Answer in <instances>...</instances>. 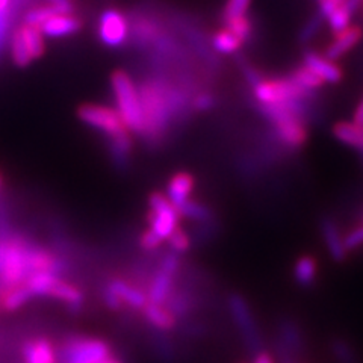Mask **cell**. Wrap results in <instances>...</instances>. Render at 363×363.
I'll return each instance as SVG.
<instances>
[{
	"instance_id": "1",
	"label": "cell",
	"mask_w": 363,
	"mask_h": 363,
	"mask_svg": "<svg viewBox=\"0 0 363 363\" xmlns=\"http://www.w3.org/2000/svg\"><path fill=\"white\" fill-rule=\"evenodd\" d=\"M138 91L144 116V135L156 140L165 133L169 118L177 111L182 99L177 91L159 82H147Z\"/></svg>"
},
{
	"instance_id": "2",
	"label": "cell",
	"mask_w": 363,
	"mask_h": 363,
	"mask_svg": "<svg viewBox=\"0 0 363 363\" xmlns=\"http://www.w3.org/2000/svg\"><path fill=\"white\" fill-rule=\"evenodd\" d=\"M111 86L124 124L130 132L144 135V116L140 91L135 86L130 76L124 70H116L111 74Z\"/></svg>"
},
{
	"instance_id": "3",
	"label": "cell",
	"mask_w": 363,
	"mask_h": 363,
	"mask_svg": "<svg viewBox=\"0 0 363 363\" xmlns=\"http://www.w3.org/2000/svg\"><path fill=\"white\" fill-rule=\"evenodd\" d=\"M112 357V348L104 339L73 336L67 339L61 351V363H101Z\"/></svg>"
},
{
	"instance_id": "4",
	"label": "cell",
	"mask_w": 363,
	"mask_h": 363,
	"mask_svg": "<svg viewBox=\"0 0 363 363\" xmlns=\"http://www.w3.org/2000/svg\"><path fill=\"white\" fill-rule=\"evenodd\" d=\"M77 117L82 123H85L86 126L105 133L111 140L118 138L121 135L130 133L118 111L104 105H81L77 108Z\"/></svg>"
},
{
	"instance_id": "5",
	"label": "cell",
	"mask_w": 363,
	"mask_h": 363,
	"mask_svg": "<svg viewBox=\"0 0 363 363\" xmlns=\"http://www.w3.org/2000/svg\"><path fill=\"white\" fill-rule=\"evenodd\" d=\"M149 208L147 220H149L150 229L162 240L169 238L179 227V218L182 217L179 209L162 192H152L149 197Z\"/></svg>"
},
{
	"instance_id": "6",
	"label": "cell",
	"mask_w": 363,
	"mask_h": 363,
	"mask_svg": "<svg viewBox=\"0 0 363 363\" xmlns=\"http://www.w3.org/2000/svg\"><path fill=\"white\" fill-rule=\"evenodd\" d=\"M306 344L301 327L291 318H283L279 324L276 354L280 363H298L304 354Z\"/></svg>"
},
{
	"instance_id": "7",
	"label": "cell",
	"mask_w": 363,
	"mask_h": 363,
	"mask_svg": "<svg viewBox=\"0 0 363 363\" xmlns=\"http://www.w3.org/2000/svg\"><path fill=\"white\" fill-rule=\"evenodd\" d=\"M230 312L233 315V320L238 328H240L242 333L247 348L252 351L253 354H257L259 351H262L264 350L262 337H260L253 313L250 311V306L241 295H232L230 297Z\"/></svg>"
},
{
	"instance_id": "8",
	"label": "cell",
	"mask_w": 363,
	"mask_h": 363,
	"mask_svg": "<svg viewBox=\"0 0 363 363\" xmlns=\"http://www.w3.org/2000/svg\"><path fill=\"white\" fill-rule=\"evenodd\" d=\"M129 23L117 9H106L99 18V38L108 48H120L128 40Z\"/></svg>"
},
{
	"instance_id": "9",
	"label": "cell",
	"mask_w": 363,
	"mask_h": 363,
	"mask_svg": "<svg viewBox=\"0 0 363 363\" xmlns=\"http://www.w3.org/2000/svg\"><path fill=\"white\" fill-rule=\"evenodd\" d=\"M303 65L308 67L324 84H337L342 79V70L335 61L327 60L325 56L313 50H306L303 53Z\"/></svg>"
},
{
	"instance_id": "10",
	"label": "cell",
	"mask_w": 363,
	"mask_h": 363,
	"mask_svg": "<svg viewBox=\"0 0 363 363\" xmlns=\"http://www.w3.org/2000/svg\"><path fill=\"white\" fill-rule=\"evenodd\" d=\"M82 29V20L73 14H55L40 28L41 33L50 38H64Z\"/></svg>"
},
{
	"instance_id": "11",
	"label": "cell",
	"mask_w": 363,
	"mask_h": 363,
	"mask_svg": "<svg viewBox=\"0 0 363 363\" xmlns=\"http://www.w3.org/2000/svg\"><path fill=\"white\" fill-rule=\"evenodd\" d=\"M25 265L28 269V276L32 272H55L61 271V262L55 259L49 252L37 247L25 245Z\"/></svg>"
},
{
	"instance_id": "12",
	"label": "cell",
	"mask_w": 363,
	"mask_h": 363,
	"mask_svg": "<svg viewBox=\"0 0 363 363\" xmlns=\"http://www.w3.org/2000/svg\"><path fill=\"white\" fill-rule=\"evenodd\" d=\"M106 289H109L112 294H116L121 300L123 306H129L130 309L143 311L145 308V304L149 303V295H147V292L118 279L112 280Z\"/></svg>"
},
{
	"instance_id": "13",
	"label": "cell",
	"mask_w": 363,
	"mask_h": 363,
	"mask_svg": "<svg viewBox=\"0 0 363 363\" xmlns=\"http://www.w3.org/2000/svg\"><path fill=\"white\" fill-rule=\"evenodd\" d=\"M362 38V29L359 26H348L345 30L335 35L332 44L325 49L324 56L330 61H337L339 58L350 52Z\"/></svg>"
},
{
	"instance_id": "14",
	"label": "cell",
	"mask_w": 363,
	"mask_h": 363,
	"mask_svg": "<svg viewBox=\"0 0 363 363\" xmlns=\"http://www.w3.org/2000/svg\"><path fill=\"white\" fill-rule=\"evenodd\" d=\"M25 363H56V351L49 339H30L23 345Z\"/></svg>"
},
{
	"instance_id": "15",
	"label": "cell",
	"mask_w": 363,
	"mask_h": 363,
	"mask_svg": "<svg viewBox=\"0 0 363 363\" xmlns=\"http://www.w3.org/2000/svg\"><path fill=\"white\" fill-rule=\"evenodd\" d=\"M274 133L281 145H286L289 149H298L308 138V132H306V124L300 120H291L276 124Z\"/></svg>"
},
{
	"instance_id": "16",
	"label": "cell",
	"mask_w": 363,
	"mask_h": 363,
	"mask_svg": "<svg viewBox=\"0 0 363 363\" xmlns=\"http://www.w3.org/2000/svg\"><path fill=\"white\" fill-rule=\"evenodd\" d=\"M321 235L328 253H330L335 262H344L348 252L344 247V238L340 236L337 225L332 218H324L321 221Z\"/></svg>"
},
{
	"instance_id": "17",
	"label": "cell",
	"mask_w": 363,
	"mask_h": 363,
	"mask_svg": "<svg viewBox=\"0 0 363 363\" xmlns=\"http://www.w3.org/2000/svg\"><path fill=\"white\" fill-rule=\"evenodd\" d=\"M194 188H196L194 176L188 172H179L169 179L167 196L177 208L182 203H185L189 199L191 192L194 191Z\"/></svg>"
},
{
	"instance_id": "18",
	"label": "cell",
	"mask_w": 363,
	"mask_h": 363,
	"mask_svg": "<svg viewBox=\"0 0 363 363\" xmlns=\"http://www.w3.org/2000/svg\"><path fill=\"white\" fill-rule=\"evenodd\" d=\"M30 298L32 295L23 283L16 286H6L4 291H0V312H16L23 308Z\"/></svg>"
},
{
	"instance_id": "19",
	"label": "cell",
	"mask_w": 363,
	"mask_h": 363,
	"mask_svg": "<svg viewBox=\"0 0 363 363\" xmlns=\"http://www.w3.org/2000/svg\"><path fill=\"white\" fill-rule=\"evenodd\" d=\"M49 297L62 301L64 304H67L68 308H70L74 312L81 309L82 304H84V294H82V291L79 289L77 286L70 285V283H67V281L60 280V279L56 280V283H55L52 291H50Z\"/></svg>"
},
{
	"instance_id": "20",
	"label": "cell",
	"mask_w": 363,
	"mask_h": 363,
	"mask_svg": "<svg viewBox=\"0 0 363 363\" xmlns=\"http://www.w3.org/2000/svg\"><path fill=\"white\" fill-rule=\"evenodd\" d=\"M173 279H174L173 272H169L164 268L159 269L157 274L150 283L149 294H147L149 295V301L155 304H164L168 300L169 294H172Z\"/></svg>"
},
{
	"instance_id": "21",
	"label": "cell",
	"mask_w": 363,
	"mask_h": 363,
	"mask_svg": "<svg viewBox=\"0 0 363 363\" xmlns=\"http://www.w3.org/2000/svg\"><path fill=\"white\" fill-rule=\"evenodd\" d=\"M143 312L147 323L159 328V330H172L176 325V315L169 309L164 308V304H155L149 301Z\"/></svg>"
},
{
	"instance_id": "22",
	"label": "cell",
	"mask_w": 363,
	"mask_h": 363,
	"mask_svg": "<svg viewBox=\"0 0 363 363\" xmlns=\"http://www.w3.org/2000/svg\"><path fill=\"white\" fill-rule=\"evenodd\" d=\"M56 280L58 277L52 272H32L23 281V285L28 288L32 297H49Z\"/></svg>"
},
{
	"instance_id": "23",
	"label": "cell",
	"mask_w": 363,
	"mask_h": 363,
	"mask_svg": "<svg viewBox=\"0 0 363 363\" xmlns=\"http://www.w3.org/2000/svg\"><path fill=\"white\" fill-rule=\"evenodd\" d=\"M333 135L340 143L354 147L360 153L363 152V128L357 126V124L337 123L333 128Z\"/></svg>"
},
{
	"instance_id": "24",
	"label": "cell",
	"mask_w": 363,
	"mask_h": 363,
	"mask_svg": "<svg viewBox=\"0 0 363 363\" xmlns=\"http://www.w3.org/2000/svg\"><path fill=\"white\" fill-rule=\"evenodd\" d=\"M318 265L312 256H303L294 267V277L301 288H311L316 280Z\"/></svg>"
},
{
	"instance_id": "25",
	"label": "cell",
	"mask_w": 363,
	"mask_h": 363,
	"mask_svg": "<svg viewBox=\"0 0 363 363\" xmlns=\"http://www.w3.org/2000/svg\"><path fill=\"white\" fill-rule=\"evenodd\" d=\"M21 32V37L25 40L26 48L29 50V55L32 61L33 60H40L41 56L45 53V44H44V38H43V33L38 28H33L29 25H23L18 28Z\"/></svg>"
},
{
	"instance_id": "26",
	"label": "cell",
	"mask_w": 363,
	"mask_h": 363,
	"mask_svg": "<svg viewBox=\"0 0 363 363\" xmlns=\"http://www.w3.org/2000/svg\"><path fill=\"white\" fill-rule=\"evenodd\" d=\"M212 44H213V49L224 53V55H230L240 50L242 48V40L238 38L232 30H229L227 28L220 29L218 32L213 33L212 37Z\"/></svg>"
},
{
	"instance_id": "27",
	"label": "cell",
	"mask_w": 363,
	"mask_h": 363,
	"mask_svg": "<svg viewBox=\"0 0 363 363\" xmlns=\"http://www.w3.org/2000/svg\"><path fill=\"white\" fill-rule=\"evenodd\" d=\"M11 55H13V61L17 67H28L32 62L29 50L25 44V40L21 37V32L17 28L11 37Z\"/></svg>"
},
{
	"instance_id": "28",
	"label": "cell",
	"mask_w": 363,
	"mask_h": 363,
	"mask_svg": "<svg viewBox=\"0 0 363 363\" xmlns=\"http://www.w3.org/2000/svg\"><path fill=\"white\" fill-rule=\"evenodd\" d=\"M330 351L337 363H359V357L354 348L351 347L348 340L342 337H336L332 340Z\"/></svg>"
},
{
	"instance_id": "29",
	"label": "cell",
	"mask_w": 363,
	"mask_h": 363,
	"mask_svg": "<svg viewBox=\"0 0 363 363\" xmlns=\"http://www.w3.org/2000/svg\"><path fill=\"white\" fill-rule=\"evenodd\" d=\"M289 77L292 79L295 84L303 86L304 89H308V91H316L324 85L321 79L318 77L315 73H312L309 68L304 67V65L295 68V70L289 74Z\"/></svg>"
},
{
	"instance_id": "30",
	"label": "cell",
	"mask_w": 363,
	"mask_h": 363,
	"mask_svg": "<svg viewBox=\"0 0 363 363\" xmlns=\"http://www.w3.org/2000/svg\"><path fill=\"white\" fill-rule=\"evenodd\" d=\"M224 25L227 29L232 30L238 38H241L242 43H245L247 40H250V37L253 35L252 20H250L247 16L227 20V21H224Z\"/></svg>"
},
{
	"instance_id": "31",
	"label": "cell",
	"mask_w": 363,
	"mask_h": 363,
	"mask_svg": "<svg viewBox=\"0 0 363 363\" xmlns=\"http://www.w3.org/2000/svg\"><path fill=\"white\" fill-rule=\"evenodd\" d=\"M58 14L56 13V9L50 5H41V6H37L30 9L29 13L26 14L25 17V25H29V26H33V28H41L45 21H48L52 16Z\"/></svg>"
},
{
	"instance_id": "32",
	"label": "cell",
	"mask_w": 363,
	"mask_h": 363,
	"mask_svg": "<svg viewBox=\"0 0 363 363\" xmlns=\"http://www.w3.org/2000/svg\"><path fill=\"white\" fill-rule=\"evenodd\" d=\"M180 215H184L186 218L192 220H208L209 218V211L204 204H200L197 201L186 200L185 203H182L180 206H177Z\"/></svg>"
},
{
	"instance_id": "33",
	"label": "cell",
	"mask_w": 363,
	"mask_h": 363,
	"mask_svg": "<svg viewBox=\"0 0 363 363\" xmlns=\"http://www.w3.org/2000/svg\"><path fill=\"white\" fill-rule=\"evenodd\" d=\"M250 2H252V0H227L223 11V20L227 21V20L245 16Z\"/></svg>"
},
{
	"instance_id": "34",
	"label": "cell",
	"mask_w": 363,
	"mask_h": 363,
	"mask_svg": "<svg viewBox=\"0 0 363 363\" xmlns=\"http://www.w3.org/2000/svg\"><path fill=\"white\" fill-rule=\"evenodd\" d=\"M168 240L177 253H184L191 247L189 236L186 235V232H184V229H180V227H177V229L169 235Z\"/></svg>"
},
{
	"instance_id": "35",
	"label": "cell",
	"mask_w": 363,
	"mask_h": 363,
	"mask_svg": "<svg viewBox=\"0 0 363 363\" xmlns=\"http://www.w3.org/2000/svg\"><path fill=\"white\" fill-rule=\"evenodd\" d=\"M321 23H323V17L320 14H318L316 17H312L308 23H306V26L303 28V30L300 33V41L303 44L309 43L316 35V32L320 30Z\"/></svg>"
},
{
	"instance_id": "36",
	"label": "cell",
	"mask_w": 363,
	"mask_h": 363,
	"mask_svg": "<svg viewBox=\"0 0 363 363\" xmlns=\"http://www.w3.org/2000/svg\"><path fill=\"white\" fill-rule=\"evenodd\" d=\"M363 245V224L356 227L354 230H351L348 235L344 236V247L347 252L356 250Z\"/></svg>"
},
{
	"instance_id": "37",
	"label": "cell",
	"mask_w": 363,
	"mask_h": 363,
	"mask_svg": "<svg viewBox=\"0 0 363 363\" xmlns=\"http://www.w3.org/2000/svg\"><path fill=\"white\" fill-rule=\"evenodd\" d=\"M162 242V238L157 236L152 229H147L140 236V245L147 250V252H153Z\"/></svg>"
},
{
	"instance_id": "38",
	"label": "cell",
	"mask_w": 363,
	"mask_h": 363,
	"mask_svg": "<svg viewBox=\"0 0 363 363\" xmlns=\"http://www.w3.org/2000/svg\"><path fill=\"white\" fill-rule=\"evenodd\" d=\"M196 111H209L215 105V99L209 93H201L194 99Z\"/></svg>"
},
{
	"instance_id": "39",
	"label": "cell",
	"mask_w": 363,
	"mask_h": 363,
	"mask_svg": "<svg viewBox=\"0 0 363 363\" xmlns=\"http://www.w3.org/2000/svg\"><path fill=\"white\" fill-rule=\"evenodd\" d=\"M340 4H342V0H318V5H320V16L323 18H327Z\"/></svg>"
},
{
	"instance_id": "40",
	"label": "cell",
	"mask_w": 363,
	"mask_h": 363,
	"mask_svg": "<svg viewBox=\"0 0 363 363\" xmlns=\"http://www.w3.org/2000/svg\"><path fill=\"white\" fill-rule=\"evenodd\" d=\"M49 5L56 9L58 14H73V4L72 0H49Z\"/></svg>"
},
{
	"instance_id": "41",
	"label": "cell",
	"mask_w": 363,
	"mask_h": 363,
	"mask_svg": "<svg viewBox=\"0 0 363 363\" xmlns=\"http://www.w3.org/2000/svg\"><path fill=\"white\" fill-rule=\"evenodd\" d=\"M9 28V11H0V49H2Z\"/></svg>"
},
{
	"instance_id": "42",
	"label": "cell",
	"mask_w": 363,
	"mask_h": 363,
	"mask_svg": "<svg viewBox=\"0 0 363 363\" xmlns=\"http://www.w3.org/2000/svg\"><path fill=\"white\" fill-rule=\"evenodd\" d=\"M253 363H276L274 359H272V356L269 353H267V351H259L257 354H255V359H253Z\"/></svg>"
},
{
	"instance_id": "43",
	"label": "cell",
	"mask_w": 363,
	"mask_h": 363,
	"mask_svg": "<svg viewBox=\"0 0 363 363\" xmlns=\"http://www.w3.org/2000/svg\"><path fill=\"white\" fill-rule=\"evenodd\" d=\"M354 124H357V126L363 128V100L360 101V105L357 106L356 109V113H354Z\"/></svg>"
},
{
	"instance_id": "44",
	"label": "cell",
	"mask_w": 363,
	"mask_h": 363,
	"mask_svg": "<svg viewBox=\"0 0 363 363\" xmlns=\"http://www.w3.org/2000/svg\"><path fill=\"white\" fill-rule=\"evenodd\" d=\"M8 5H9V0H0V11L8 9Z\"/></svg>"
},
{
	"instance_id": "45",
	"label": "cell",
	"mask_w": 363,
	"mask_h": 363,
	"mask_svg": "<svg viewBox=\"0 0 363 363\" xmlns=\"http://www.w3.org/2000/svg\"><path fill=\"white\" fill-rule=\"evenodd\" d=\"M101 363H123L120 359H117V357H111V359H108V360H105V362H101Z\"/></svg>"
},
{
	"instance_id": "46",
	"label": "cell",
	"mask_w": 363,
	"mask_h": 363,
	"mask_svg": "<svg viewBox=\"0 0 363 363\" xmlns=\"http://www.w3.org/2000/svg\"><path fill=\"white\" fill-rule=\"evenodd\" d=\"M2 186H4V176L0 173V189H2Z\"/></svg>"
}]
</instances>
